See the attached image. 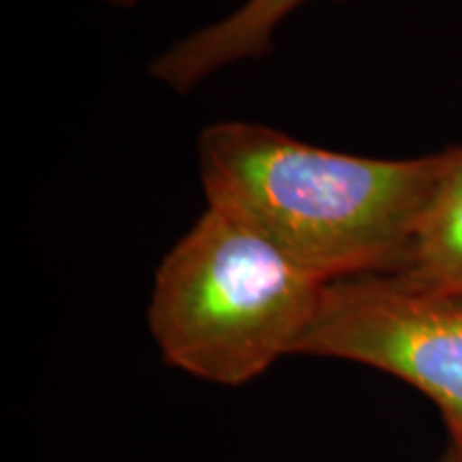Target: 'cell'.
Returning a JSON list of instances; mask_svg holds the SVG:
<instances>
[{"mask_svg": "<svg viewBox=\"0 0 462 462\" xmlns=\"http://www.w3.org/2000/svg\"><path fill=\"white\" fill-rule=\"evenodd\" d=\"M441 165L443 150L360 157L245 120L198 137L208 206L242 218L326 282L401 273Z\"/></svg>", "mask_w": 462, "mask_h": 462, "instance_id": "cell-1", "label": "cell"}, {"mask_svg": "<svg viewBox=\"0 0 462 462\" xmlns=\"http://www.w3.org/2000/svg\"><path fill=\"white\" fill-rule=\"evenodd\" d=\"M326 285L255 227L208 206L159 265L148 326L167 364L236 388L298 354Z\"/></svg>", "mask_w": 462, "mask_h": 462, "instance_id": "cell-2", "label": "cell"}, {"mask_svg": "<svg viewBox=\"0 0 462 462\" xmlns=\"http://www.w3.org/2000/svg\"><path fill=\"white\" fill-rule=\"evenodd\" d=\"M298 354L404 381L441 411L449 439H462V296L426 291L394 274L332 281Z\"/></svg>", "mask_w": 462, "mask_h": 462, "instance_id": "cell-3", "label": "cell"}, {"mask_svg": "<svg viewBox=\"0 0 462 462\" xmlns=\"http://www.w3.org/2000/svg\"><path fill=\"white\" fill-rule=\"evenodd\" d=\"M310 0H245L215 24L198 28L150 62V75L187 95L195 86L236 62L262 58L293 11Z\"/></svg>", "mask_w": 462, "mask_h": 462, "instance_id": "cell-4", "label": "cell"}, {"mask_svg": "<svg viewBox=\"0 0 462 462\" xmlns=\"http://www.w3.org/2000/svg\"><path fill=\"white\" fill-rule=\"evenodd\" d=\"M394 276L426 291L462 296V143L443 150L407 262Z\"/></svg>", "mask_w": 462, "mask_h": 462, "instance_id": "cell-5", "label": "cell"}, {"mask_svg": "<svg viewBox=\"0 0 462 462\" xmlns=\"http://www.w3.org/2000/svg\"><path fill=\"white\" fill-rule=\"evenodd\" d=\"M441 462H462V439H449L448 452L443 454Z\"/></svg>", "mask_w": 462, "mask_h": 462, "instance_id": "cell-6", "label": "cell"}, {"mask_svg": "<svg viewBox=\"0 0 462 462\" xmlns=\"http://www.w3.org/2000/svg\"><path fill=\"white\" fill-rule=\"evenodd\" d=\"M107 5H112V7H118V9H133L135 7L140 0H106Z\"/></svg>", "mask_w": 462, "mask_h": 462, "instance_id": "cell-7", "label": "cell"}]
</instances>
